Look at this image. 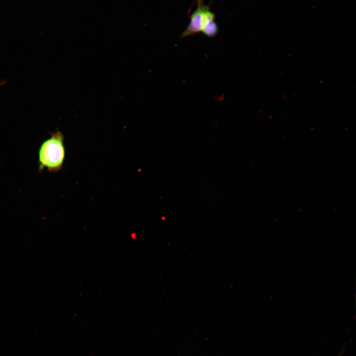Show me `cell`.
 <instances>
[{"label": "cell", "instance_id": "cell-1", "mask_svg": "<svg viewBox=\"0 0 356 356\" xmlns=\"http://www.w3.org/2000/svg\"><path fill=\"white\" fill-rule=\"evenodd\" d=\"M64 136L59 131L42 142L38 151L39 170L46 169L55 172L60 170L65 158Z\"/></svg>", "mask_w": 356, "mask_h": 356}, {"label": "cell", "instance_id": "cell-2", "mask_svg": "<svg viewBox=\"0 0 356 356\" xmlns=\"http://www.w3.org/2000/svg\"><path fill=\"white\" fill-rule=\"evenodd\" d=\"M197 7L192 14L189 16L190 23L182 33V38H185L201 32L207 24L214 20L215 15L213 12L210 11L209 5H205L204 0H197Z\"/></svg>", "mask_w": 356, "mask_h": 356}, {"label": "cell", "instance_id": "cell-3", "mask_svg": "<svg viewBox=\"0 0 356 356\" xmlns=\"http://www.w3.org/2000/svg\"><path fill=\"white\" fill-rule=\"evenodd\" d=\"M218 31V26L214 20L207 24L202 29L201 32L208 37H213L217 35Z\"/></svg>", "mask_w": 356, "mask_h": 356}, {"label": "cell", "instance_id": "cell-4", "mask_svg": "<svg viewBox=\"0 0 356 356\" xmlns=\"http://www.w3.org/2000/svg\"><path fill=\"white\" fill-rule=\"evenodd\" d=\"M4 83H0V86H1L2 85L4 84Z\"/></svg>", "mask_w": 356, "mask_h": 356}]
</instances>
